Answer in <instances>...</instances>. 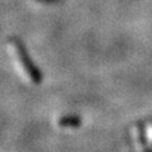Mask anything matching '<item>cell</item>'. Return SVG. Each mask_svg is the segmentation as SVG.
I'll return each instance as SVG.
<instances>
[{"label": "cell", "mask_w": 152, "mask_h": 152, "mask_svg": "<svg viewBox=\"0 0 152 152\" xmlns=\"http://www.w3.org/2000/svg\"><path fill=\"white\" fill-rule=\"evenodd\" d=\"M10 47L12 48L15 61H16L17 66L19 67L20 72L23 73L24 78L35 84L41 82V73L32 65L31 60L28 58L22 45H19V42H17V41H12V42H10Z\"/></svg>", "instance_id": "1"}]
</instances>
